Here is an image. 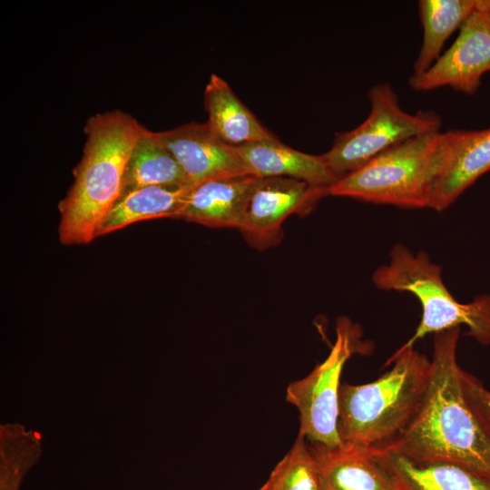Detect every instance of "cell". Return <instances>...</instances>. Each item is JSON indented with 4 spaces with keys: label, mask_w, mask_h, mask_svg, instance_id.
<instances>
[{
    "label": "cell",
    "mask_w": 490,
    "mask_h": 490,
    "mask_svg": "<svg viewBox=\"0 0 490 490\" xmlns=\"http://www.w3.org/2000/svg\"><path fill=\"white\" fill-rule=\"evenodd\" d=\"M465 397L479 422L490 435V390L475 376L462 369Z\"/></svg>",
    "instance_id": "obj_22"
},
{
    "label": "cell",
    "mask_w": 490,
    "mask_h": 490,
    "mask_svg": "<svg viewBox=\"0 0 490 490\" xmlns=\"http://www.w3.org/2000/svg\"><path fill=\"white\" fill-rule=\"evenodd\" d=\"M380 454L400 490H490V478L456 463L418 461L393 452Z\"/></svg>",
    "instance_id": "obj_16"
},
{
    "label": "cell",
    "mask_w": 490,
    "mask_h": 490,
    "mask_svg": "<svg viewBox=\"0 0 490 490\" xmlns=\"http://www.w3.org/2000/svg\"><path fill=\"white\" fill-rule=\"evenodd\" d=\"M192 185H158L121 196L96 231V238L132 223L157 218L177 219Z\"/></svg>",
    "instance_id": "obj_18"
},
{
    "label": "cell",
    "mask_w": 490,
    "mask_h": 490,
    "mask_svg": "<svg viewBox=\"0 0 490 490\" xmlns=\"http://www.w3.org/2000/svg\"><path fill=\"white\" fill-rule=\"evenodd\" d=\"M487 9H488V11L490 13V0H487Z\"/></svg>",
    "instance_id": "obj_23"
},
{
    "label": "cell",
    "mask_w": 490,
    "mask_h": 490,
    "mask_svg": "<svg viewBox=\"0 0 490 490\" xmlns=\"http://www.w3.org/2000/svg\"><path fill=\"white\" fill-rule=\"evenodd\" d=\"M490 71V13L487 0L461 26L450 48L420 74H412L409 85L426 92L444 86L472 94L478 89L482 75Z\"/></svg>",
    "instance_id": "obj_8"
},
{
    "label": "cell",
    "mask_w": 490,
    "mask_h": 490,
    "mask_svg": "<svg viewBox=\"0 0 490 490\" xmlns=\"http://www.w3.org/2000/svg\"><path fill=\"white\" fill-rule=\"evenodd\" d=\"M370 113L355 129L337 133L331 148L323 154L339 179L357 170L379 153L410 138L439 132L440 116L432 111L405 112L387 83L368 91Z\"/></svg>",
    "instance_id": "obj_6"
},
{
    "label": "cell",
    "mask_w": 490,
    "mask_h": 490,
    "mask_svg": "<svg viewBox=\"0 0 490 490\" xmlns=\"http://www.w3.org/2000/svg\"><path fill=\"white\" fill-rule=\"evenodd\" d=\"M391 369L362 385L341 384L338 433L341 444L381 451L407 427L423 400L431 361L414 348H399Z\"/></svg>",
    "instance_id": "obj_3"
},
{
    "label": "cell",
    "mask_w": 490,
    "mask_h": 490,
    "mask_svg": "<svg viewBox=\"0 0 490 490\" xmlns=\"http://www.w3.org/2000/svg\"><path fill=\"white\" fill-rule=\"evenodd\" d=\"M460 328L436 333L421 405L403 433L379 452L418 461H447L490 478V435L463 391L456 350Z\"/></svg>",
    "instance_id": "obj_1"
},
{
    "label": "cell",
    "mask_w": 490,
    "mask_h": 490,
    "mask_svg": "<svg viewBox=\"0 0 490 490\" xmlns=\"http://www.w3.org/2000/svg\"><path fill=\"white\" fill-rule=\"evenodd\" d=\"M446 153V132L410 138L339 178L329 194L401 208H429Z\"/></svg>",
    "instance_id": "obj_4"
},
{
    "label": "cell",
    "mask_w": 490,
    "mask_h": 490,
    "mask_svg": "<svg viewBox=\"0 0 490 490\" xmlns=\"http://www.w3.org/2000/svg\"><path fill=\"white\" fill-rule=\"evenodd\" d=\"M361 336L358 325L339 318L336 339L326 359L287 387L286 400L299 413V433L310 443L328 447L341 445L338 433L340 377L346 362L354 354L368 349Z\"/></svg>",
    "instance_id": "obj_7"
},
{
    "label": "cell",
    "mask_w": 490,
    "mask_h": 490,
    "mask_svg": "<svg viewBox=\"0 0 490 490\" xmlns=\"http://www.w3.org/2000/svg\"><path fill=\"white\" fill-rule=\"evenodd\" d=\"M318 460L326 490H400L380 452L344 445L328 447L310 443Z\"/></svg>",
    "instance_id": "obj_12"
},
{
    "label": "cell",
    "mask_w": 490,
    "mask_h": 490,
    "mask_svg": "<svg viewBox=\"0 0 490 490\" xmlns=\"http://www.w3.org/2000/svg\"><path fill=\"white\" fill-rule=\"evenodd\" d=\"M328 194L329 189L294 178H258L240 231L255 249H269L281 241L282 224L289 215L310 212Z\"/></svg>",
    "instance_id": "obj_9"
},
{
    "label": "cell",
    "mask_w": 490,
    "mask_h": 490,
    "mask_svg": "<svg viewBox=\"0 0 490 490\" xmlns=\"http://www.w3.org/2000/svg\"><path fill=\"white\" fill-rule=\"evenodd\" d=\"M42 455L41 436L19 423L0 426V490H19Z\"/></svg>",
    "instance_id": "obj_20"
},
{
    "label": "cell",
    "mask_w": 490,
    "mask_h": 490,
    "mask_svg": "<svg viewBox=\"0 0 490 490\" xmlns=\"http://www.w3.org/2000/svg\"><path fill=\"white\" fill-rule=\"evenodd\" d=\"M234 148L249 174L258 178L289 177L327 189L338 180L323 155L297 151L278 139L250 142Z\"/></svg>",
    "instance_id": "obj_14"
},
{
    "label": "cell",
    "mask_w": 490,
    "mask_h": 490,
    "mask_svg": "<svg viewBox=\"0 0 490 490\" xmlns=\"http://www.w3.org/2000/svg\"><path fill=\"white\" fill-rule=\"evenodd\" d=\"M258 177H221L192 185L177 219L211 228L243 226L247 205Z\"/></svg>",
    "instance_id": "obj_11"
},
{
    "label": "cell",
    "mask_w": 490,
    "mask_h": 490,
    "mask_svg": "<svg viewBox=\"0 0 490 490\" xmlns=\"http://www.w3.org/2000/svg\"><path fill=\"white\" fill-rule=\"evenodd\" d=\"M447 153L434 185L429 208H448L482 174L490 170V128L446 132Z\"/></svg>",
    "instance_id": "obj_13"
},
{
    "label": "cell",
    "mask_w": 490,
    "mask_h": 490,
    "mask_svg": "<svg viewBox=\"0 0 490 490\" xmlns=\"http://www.w3.org/2000/svg\"><path fill=\"white\" fill-rule=\"evenodd\" d=\"M204 105L207 124L225 144L236 147L278 139L217 74H211L206 85Z\"/></svg>",
    "instance_id": "obj_15"
},
{
    "label": "cell",
    "mask_w": 490,
    "mask_h": 490,
    "mask_svg": "<svg viewBox=\"0 0 490 490\" xmlns=\"http://www.w3.org/2000/svg\"><path fill=\"white\" fill-rule=\"evenodd\" d=\"M142 125L113 110L91 116L84 126L83 155L74 182L60 201L58 234L64 245H85L121 194L125 165Z\"/></svg>",
    "instance_id": "obj_2"
},
{
    "label": "cell",
    "mask_w": 490,
    "mask_h": 490,
    "mask_svg": "<svg viewBox=\"0 0 490 490\" xmlns=\"http://www.w3.org/2000/svg\"><path fill=\"white\" fill-rule=\"evenodd\" d=\"M263 485L267 490H326L320 466L304 436L299 433Z\"/></svg>",
    "instance_id": "obj_21"
},
{
    "label": "cell",
    "mask_w": 490,
    "mask_h": 490,
    "mask_svg": "<svg viewBox=\"0 0 490 490\" xmlns=\"http://www.w3.org/2000/svg\"><path fill=\"white\" fill-rule=\"evenodd\" d=\"M185 184L190 183L173 154L156 132L142 126L125 165L120 197L148 186Z\"/></svg>",
    "instance_id": "obj_17"
},
{
    "label": "cell",
    "mask_w": 490,
    "mask_h": 490,
    "mask_svg": "<svg viewBox=\"0 0 490 490\" xmlns=\"http://www.w3.org/2000/svg\"><path fill=\"white\" fill-rule=\"evenodd\" d=\"M481 0H421L419 17L423 26V42L414 64V74L429 69L440 57L447 38L465 24L478 8Z\"/></svg>",
    "instance_id": "obj_19"
},
{
    "label": "cell",
    "mask_w": 490,
    "mask_h": 490,
    "mask_svg": "<svg viewBox=\"0 0 490 490\" xmlns=\"http://www.w3.org/2000/svg\"><path fill=\"white\" fill-rule=\"evenodd\" d=\"M373 282L380 289L412 293L422 306L421 321L401 348H414L426 335L460 326H466V335L478 343L490 345V295L478 296L470 303L458 302L443 281L441 267L426 252L414 254L402 244L395 245L388 263L375 270Z\"/></svg>",
    "instance_id": "obj_5"
},
{
    "label": "cell",
    "mask_w": 490,
    "mask_h": 490,
    "mask_svg": "<svg viewBox=\"0 0 490 490\" xmlns=\"http://www.w3.org/2000/svg\"><path fill=\"white\" fill-rule=\"evenodd\" d=\"M259 490H267L264 485H262Z\"/></svg>",
    "instance_id": "obj_24"
},
{
    "label": "cell",
    "mask_w": 490,
    "mask_h": 490,
    "mask_svg": "<svg viewBox=\"0 0 490 490\" xmlns=\"http://www.w3.org/2000/svg\"><path fill=\"white\" fill-rule=\"evenodd\" d=\"M156 132L179 162L191 185L249 174L235 148L222 142L207 122H191Z\"/></svg>",
    "instance_id": "obj_10"
}]
</instances>
